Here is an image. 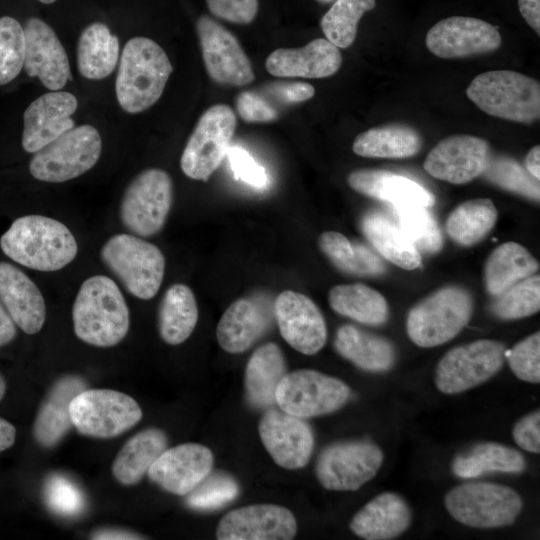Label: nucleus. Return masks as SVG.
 <instances>
[{"label": "nucleus", "mask_w": 540, "mask_h": 540, "mask_svg": "<svg viewBox=\"0 0 540 540\" xmlns=\"http://www.w3.org/2000/svg\"><path fill=\"white\" fill-rule=\"evenodd\" d=\"M4 254L20 265L37 271H57L74 260L76 239L62 222L43 215L16 219L1 236Z\"/></svg>", "instance_id": "obj_1"}, {"label": "nucleus", "mask_w": 540, "mask_h": 540, "mask_svg": "<svg viewBox=\"0 0 540 540\" xmlns=\"http://www.w3.org/2000/svg\"><path fill=\"white\" fill-rule=\"evenodd\" d=\"M72 319L75 335L96 347H112L126 336L130 316L123 294L111 278H87L76 295Z\"/></svg>", "instance_id": "obj_2"}, {"label": "nucleus", "mask_w": 540, "mask_h": 540, "mask_svg": "<svg viewBox=\"0 0 540 540\" xmlns=\"http://www.w3.org/2000/svg\"><path fill=\"white\" fill-rule=\"evenodd\" d=\"M172 64L159 44L146 37L131 38L124 46L115 81L117 100L128 113H140L161 97Z\"/></svg>", "instance_id": "obj_3"}, {"label": "nucleus", "mask_w": 540, "mask_h": 540, "mask_svg": "<svg viewBox=\"0 0 540 540\" xmlns=\"http://www.w3.org/2000/svg\"><path fill=\"white\" fill-rule=\"evenodd\" d=\"M467 97L488 115L530 124L540 117V84L522 73L493 70L477 75Z\"/></svg>", "instance_id": "obj_4"}, {"label": "nucleus", "mask_w": 540, "mask_h": 540, "mask_svg": "<svg viewBox=\"0 0 540 540\" xmlns=\"http://www.w3.org/2000/svg\"><path fill=\"white\" fill-rule=\"evenodd\" d=\"M472 313L470 293L459 286H445L410 309L406 331L419 347L439 346L457 336L468 324Z\"/></svg>", "instance_id": "obj_5"}, {"label": "nucleus", "mask_w": 540, "mask_h": 540, "mask_svg": "<svg viewBox=\"0 0 540 540\" xmlns=\"http://www.w3.org/2000/svg\"><path fill=\"white\" fill-rule=\"evenodd\" d=\"M100 257L133 296L149 300L157 294L165 273V258L156 245L135 235L117 234L102 246Z\"/></svg>", "instance_id": "obj_6"}, {"label": "nucleus", "mask_w": 540, "mask_h": 540, "mask_svg": "<svg viewBox=\"0 0 540 540\" xmlns=\"http://www.w3.org/2000/svg\"><path fill=\"white\" fill-rule=\"evenodd\" d=\"M448 513L459 523L474 528H498L513 524L522 510V499L511 487L491 482H466L444 498Z\"/></svg>", "instance_id": "obj_7"}, {"label": "nucleus", "mask_w": 540, "mask_h": 540, "mask_svg": "<svg viewBox=\"0 0 540 540\" xmlns=\"http://www.w3.org/2000/svg\"><path fill=\"white\" fill-rule=\"evenodd\" d=\"M101 149L102 141L96 128L74 126L36 151L29 171L40 181L65 182L90 170L100 158Z\"/></svg>", "instance_id": "obj_8"}, {"label": "nucleus", "mask_w": 540, "mask_h": 540, "mask_svg": "<svg viewBox=\"0 0 540 540\" xmlns=\"http://www.w3.org/2000/svg\"><path fill=\"white\" fill-rule=\"evenodd\" d=\"M69 415L81 434L108 439L135 426L142 418V411L138 403L123 392L85 389L71 400Z\"/></svg>", "instance_id": "obj_9"}, {"label": "nucleus", "mask_w": 540, "mask_h": 540, "mask_svg": "<svg viewBox=\"0 0 540 540\" xmlns=\"http://www.w3.org/2000/svg\"><path fill=\"white\" fill-rule=\"evenodd\" d=\"M173 203V183L158 168L139 173L127 186L120 203L122 224L139 237L156 235L164 227Z\"/></svg>", "instance_id": "obj_10"}, {"label": "nucleus", "mask_w": 540, "mask_h": 540, "mask_svg": "<svg viewBox=\"0 0 540 540\" xmlns=\"http://www.w3.org/2000/svg\"><path fill=\"white\" fill-rule=\"evenodd\" d=\"M350 397L351 389L344 381L312 369L286 373L275 394L281 410L302 419L334 413Z\"/></svg>", "instance_id": "obj_11"}, {"label": "nucleus", "mask_w": 540, "mask_h": 540, "mask_svg": "<svg viewBox=\"0 0 540 540\" xmlns=\"http://www.w3.org/2000/svg\"><path fill=\"white\" fill-rule=\"evenodd\" d=\"M506 354L505 344L491 339H480L454 347L436 366V387L448 395L472 389L500 371Z\"/></svg>", "instance_id": "obj_12"}, {"label": "nucleus", "mask_w": 540, "mask_h": 540, "mask_svg": "<svg viewBox=\"0 0 540 540\" xmlns=\"http://www.w3.org/2000/svg\"><path fill=\"white\" fill-rule=\"evenodd\" d=\"M236 116L226 104L209 107L199 118L180 159L186 176L207 181L220 166L230 148Z\"/></svg>", "instance_id": "obj_13"}, {"label": "nucleus", "mask_w": 540, "mask_h": 540, "mask_svg": "<svg viewBox=\"0 0 540 540\" xmlns=\"http://www.w3.org/2000/svg\"><path fill=\"white\" fill-rule=\"evenodd\" d=\"M383 463V452L365 440L333 443L319 454L315 474L327 490L355 491L370 481Z\"/></svg>", "instance_id": "obj_14"}, {"label": "nucleus", "mask_w": 540, "mask_h": 540, "mask_svg": "<svg viewBox=\"0 0 540 540\" xmlns=\"http://www.w3.org/2000/svg\"><path fill=\"white\" fill-rule=\"evenodd\" d=\"M196 30L205 68L215 82L243 86L254 80L252 64L230 31L207 15L198 18Z\"/></svg>", "instance_id": "obj_15"}, {"label": "nucleus", "mask_w": 540, "mask_h": 540, "mask_svg": "<svg viewBox=\"0 0 540 540\" xmlns=\"http://www.w3.org/2000/svg\"><path fill=\"white\" fill-rule=\"evenodd\" d=\"M428 50L444 59L490 53L502 44L497 27L473 17L452 16L438 21L426 34Z\"/></svg>", "instance_id": "obj_16"}, {"label": "nucleus", "mask_w": 540, "mask_h": 540, "mask_svg": "<svg viewBox=\"0 0 540 540\" xmlns=\"http://www.w3.org/2000/svg\"><path fill=\"white\" fill-rule=\"evenodd\" d=\"M490 156L485 139L455 134L438 142L427 155L423 168L436 179L466 184L483 173Z\"/></svg>", "instance_id": "obj_17"}, {"label": "nucleus", "mask_w": 540, "mask_h": 540, "mask_svg": "<svg viewBox=\"0 0 540 540\" xmlns=\"http://www.w3.org/2000/svg\"><path fill=\"white\" fill-rule=\"evenodd\" d=\"M261 442L274 462L285 469L307 465L314 448V434L304 419L281 409H268L258 425Z\"/></svg>", "instance_id": "obj_18"}, {"label": "nucleus", "mask_w": 540, "mask_h": 540, "mask_svg": "<svg viewBox=\"0 0 540 540\" xmlns=\"http://www.w3.org/2000/svg\"><path fill=\"white\" fill-rule=\"evenodd\" d=\"M273 310L281 336L293 349L314 355L324 347L326 322L308 296L296 291H283L276 297Z\"/></svg>", "instance_id": "obj_19"}, {"label": "nucleus", "mask_w": 540, "mask_h": 540, "mask_svg": "<svg viewBox=\"0 0 540 540\" xmlns=\"http://www.w3.org/2000/svg\"><path fill=\"white\" fill-rule=\"evenodd\" d=\"M297 532L293 513L274 504L249 505L223 516L216 529L219 540H290Z\"/></svg>", "instance_id": "obj_20"}, {"label": "nucleus", "mask_w": 540, "mask_h": 540, "mask_svg": "<svg viewBox=\"0 0 540 540\" xmlns=\"http://www.w3.org/2000/svg\"><path fill=\"white\" fill-rule=\"evenodd\" d=\"M211 450L197 443H185L166 449L148 470L150 480L165 491L187 495L211 472Z\"/></svg>", "instance_id": "obj_21"}, {"label": "nucleus", "mask_w": 540, "mask_h": 540, "mask_svg": "<svg viewBox=\"0 0 540 540\" xmlns=\"http://www.w3.org/2000/svg\"><path fill=\"white\" fill-rule=\"evenodd\" d=\"M24 70L30 77H38L51 91L61 90L71 72L64 47L54 30L38 18H29L24 25Z\"/></svg>", "instance_id": "obj_22"}, {"label": "nucleus", "mask_w": 540, "mask_h": 540, "mask_svg": "<svg viewBox=\"0 0 540 540\" xmlns=\"http://www.w3.org/2000/svg\"><path fill=\"white\" fill-rule=\"evenodd\" d=\"M76 97L66 91H52L35 99L24 112L22 147L35 153L74 127Z\"/></svg>", "instance_id": "obj_23"}, {"label": "nucleus", "mask_w": 540, "mask_h": 540, "mask_svg": "<svg viewBox=\"0 0 540 540\" xmlns=\"http://www.w3.org/2000/svg\"><path fill=\"white\" fill-rule=\"evenodd\" d=\"M342 64L337 46L317 38L301 48H280L266 59V70L279 77L325 78L335 74Z\"/></svg>", "instance_id": "obj_24"}, {"label": "nucleus", "mask_w": 540, "mask_h": 540, "mask_svg": "<svg viewBox=\"0 0 540 540\" xmlns=\"http://www.w3.org/2000/svg\"><path fill=\"white\" fill-rule=\"evenodd\" d=\"M0 301L23 332L38 333L45 322L46 306L37 285L19 268L0 262Z\"/></svg>", "instance_id": "obj_25"}, {"label": "nucleus", "mask_w": 540, "mask_h": 540, "mask_svg": "<svg viewBox=\"0 0 540 540\" xmlns=\"http://www.w3.org/2000/svg\"><path fill=\"white\" fill-rule=\"evenodd\" d=\"M272 315L252 298L234 301L222 315L216 329L220 347L237 354L248 350L269 328Z\"/></svg>", "instance_id": "obj_26"}, {"label": "nucleus", "mask_w": 540, "mask_h": 540, "mask_svg": "<svg viewBox=\"0 0 540 540\" xmlns=\"http://www.w3.org/2000/svg\"><path fill=\"white\" fill-rule=\"evenodd\" d=\"M411 520V509L403 497L383 492L353 516L350 529L362 539L390 540L404 533Z\"/></svg>", "instance_id": "obj_27"}, {"label": "nucleus", "mask_w": 540, "mask_h": 540, "mask_svg": "<svg viewBox=\"0 0 540 540\" xmlns=\"http://www.w3.org/2000/svg\"><path fill=\"white\" fill-rule=\"evenodd\" d=\"M85 388V382L76 376H66L54 384L40 406L33 426L34 438L42 447L55 446L73 426L69 404Z\"/></svg>", "instance_id": "obj_28"}, {"label": "nucleus", "mask_w": 540, "mask_h": 540, "mask_svg": "<svg viewBox=\"0 0 540 540\" xmlns=\"http://www.w3.org/2000/svg\"><path fill=\"white\" fill-rule=\"evenodd\" d=\"M334 346L343 358L368 372H386L396 361V351L389 340L349 324L338 328Z\"/></svg>", "instance_id": "obj_29"}, {"label": "nucleus", "mask_w": 540, "mask_h": 540, "mask_svg": "<svg viewBox=\"0 0 540 540\" xmlns=\"http://www.w3.org/2000/svg\"><path fill=\"white\" fill-rule=\"evenodd\" d=\"M286 374L284 355L275 343L258 347L245 368L244 385L247 401L255 408L276 404L277 387Z\"/></svg>", "instance_id": "obj_30"}, {"label": "nucleus", "mask_w": 540, "mask_h": 540, "mask_svg": "<svg viewBox=\"0 0 540 540\" xmlns=\"http://www.w3.org/2000/svg\"><path fill=\"white\" fill-rule=\"evenodd\" d=\"M526 468L527 462L518 450L497 442H479L458 453L451 463L453 474L463 479L492 472L520 474Z\"/></svg>", "instance_id": "obj_31"}, {"label": "nucleus", "mask_w": 540, "mask_h": 540, "mask_svg": "<svg viewBox=\"0 0 540 540\" xmlns=\"http://www.w3.org/2000/svg\"><path fill=\"white\" fill-rule=\"evenodd\" d=\"M165 432L148 428L132 436L114 459L112 474L121 484L138 483L155 460L167 449Z\"/></svg>", "instance_id": "obj_32"}, {"label": "nucleus", "mask_w": 540, "mask_h": 540, "mask_svg": "<svg viewBox=\"0 0 540 540\" xmlns=\"http://www.w3.org/2000/svg\"><path fill=\"white\" fill-rule=\"evenodd\" d=\"M421 147L418 131L403 124L370 128L358 134L352 145L353 152L359 156L389 159L412 157Z\"/></svg>", "instance_id": "obj_33"}, {"label": "nucleus", "mask_w": 540, "mask_h": 540, "mask_svg": "<svg viewBox=\"0 0 540 540\" xmlns=\"http://www.w3.org/2000/svg\"><path fill=\"white\" fill-rule=\"evenodd\" d=\"M539 269L538 261L521 244L506 242L489 255L484 270L487 292L496 296L517 282L534 275Z\"/></svg>", "instance_id": "obj_34"}, {"label": "nucleus", "mask_w": 540, "mask_h": 540, "mask_svg": "<svg viewBox=\"0 0 540 540\" xmlns=\"http://www.w3.org/2000/svg\"><path fill=\"white\" fill-rule=\"evenodd\" d=\"M361 229L370 244L389 262L405 270L420 266L421 255L399 226L379 212L363 216Z\"/></svg>", "instance_id": "obj_35"}, {"label": "nucleus", "mask_w": 540, "mask_h": 540, "mask_svg": "<svg viewBox=\"0 0 540 540\" xmlns=\"http://www.w3.org/2000/svg\"><path fill=\"white\" fill-rule=\"evenodd\" d=\"M119 58V41L107 25L95 22L81 33L77 45V65L80 74L90 80L109 76Z\"/></svg>", "instance_id": "obj_36"}, {"label": "nucleus", "mask_w": 540, "mask_h": 540, "mask_svg": "<svg viewBox=\"0 0 540 540\" xmlns=\"http://www.w3.org/2000/svg\"><path fill=\"white\" fill-rule=\"evenodd\" d=\"M198 321V307L193 291L185 284L171 285L163 295L158 311V329L164 342L183 343Z\"/></svg>", "instance_id": "obj_37"}, {"label": "nucleus", "mask_w": 540, "mask_h": 540, "mask_svg": "<svg viewBox=\"0 0 540 540\" xmlns=\"http://www.w3.org/2000/svg\"><path fill=\"white\" fill-rule=\"evenodd\" d=\"M328 301L336 313L362 324L382 325L388 318L386 299L361 283L333 286L328 293Z\"/></svg>", "instance_id": "obj_38"}, {"label": "nucleus", "mask_w": 540, "mask_h": 540, "mask_svg": "<svg viewBox=\"0 0 540 540\" xmlns=\"http://www.w3.org/2000/svg\"><path fill=\"white\" fill-rule=\"evenodd\" d=\"M324 255L340 271L358 276H378L385 272V265L370 248L352 242L336 231H325L318 238Z\"/></svg>", "instance_id": "obj_39"}, {"label": "nucleus", "mask_w": 540, "mask_h": 540, "mask_svg": "<svg viewBox=\"0 0 540 540\" xmlns=\"http://www.w3.org/2000/svg\"><path fill=\"white\" fill-rule=\"evenodd\" d=\"M497 209L488 198H475L458 205L448 216L446 231L457 244L470 247L481 241L493 229Z\"/></svg>", "instance_id": "obj_40"}, {"label": "nucleus", "mask_w": 540, "mask_h": 540, "mask_svg": "<svg viewBox=\"0 0 540 540\" xmlns=\"http://www.w3.org/2000/svg\"><path fill=\"white\" fill-rule=\"evenodd\" d=\"M375 6L376 0H335L320 22L326 39L338 48L352 45L358 22Z\"/></svg>", "instance_id": "obj_41"}, {"label": "nucleus", "mask_w": 540, "mask_h": 540, "mask_svg": "<svg viewBox=\"0 0 540 540\" xmlns=\"http://www.w3.org/2000/svg\"><path fill=\"white\" fill-rule=\"evenodd\" d=\"M540 309V276L531 275L493 296L490 312L502 320L531 316Z\"/></svg>", "instance_id": "obj_42"}, {"label": "nucleus", "mask_w": 540, "mask_h": 540, "mask_svg": "<svg viewBox=\"0 0 540 540\" xmlns=\"http://www.w3.org/2000/svg\"><path fill=\"white\" fill-rule=\"evenodd\" d=\"M393 209L397 225L419 252L434 254L441 250L442 234L427 208L393 206Z\"/></svg>", "instance_id": "obj_43"}, {"label": "nucleus", "mask_w": 540, "mask_h": 540, "mask_svg": "<svg viewBox=\"0 0 540 540\" xmlns=\"http://www.w3.org/2000/svg\"><path fill=\"white\" fill-rule=\"evenodd\" d=\"M481 175L505 190L539 202V180L510 157L490 156L488 164Z\"/></svg>", "instance_id": "obj_44"}, {"label": "nucleus", "mask_w": 540, "mask_h": 540, "mask_svg": "<svg viewBox=\"0 0 540 540\" xmlns=\"http://www.w3.org/2000/svg\"><path fill=\"white\" fill-rule=\"evenodd\" d=\"M25 34L20 23L9 16L0 18V85L15 79L24 66Z\"/></svg>", "instance_id": "obj_45"}, {"label": "nucleus", "mask_w": 540, "mask_h": 540, "mask_svg": "<svg viewBox=\"0 0 540 540\" xmlns=\"http://www.w3.org/2000/svg\"><path fill=\"white\" fill-rule=\"evenodd\" d=\"M239 494L238 483L224 473L208 475L188 493L187 505L195 510L210 511L221 508Z\"/></svg>", "instance_id": "obj_46"}, {"label": "nucleus", "mask_w": 540, "mask_h": 540, "mask_svg": "<svg viewBox=\"0 0 540 540\" xmlns=\"http://www.w3.org/2000/svg\"><path fill=\"white\" fill-rule=\"evenodd\" d=\"M382 201L393 206H419L429 208L435 198L419 183L396 173L386 178L382 188Z\"/></svg>", "instance_id": "obj_47"}, {"label": "nucleus", "mask_w": 540, "mask_h": 540, "mask_svg": "<svg viewBox=\"0 0 540 540\" xmlns=\"http://www.w3.org/2000/svg\"><path fill=\"white\" fill-rule=\"evenodd\" d=\"M44 498L48 507L59 515L75 516L84 509L81 490L62 475H52L47 479Z\"/></svg>", "instance_id": "obj_48"}, {"label": "nucleus", "mask_w": 540, "mask_h": 540, "mask_svg": "<svg viewBox=\"0 0 540 540\" xmlns=\"http://www.w3.org/2000/svg\"><path fill=\"white\" fill-rule=\"evenodd\" d=\"M510 369L525 382H540V333L539 331L519 341L506 354Z\"/></svg>", "instance_id": "obj_49"}, {"label": "nucleus", "mask_w": 540, "mask_h": 540, "mask_svg": "<svg viewBox=\"0 0 540 540\" xmlns=\"http://www.w3.org/2000/svg\"><path fill=\"white\" fill-rule=\"evenodd\" d=\"M231 169L237 179L256 187L262 188L267 183L265 169L241 147H230L227 155Z\"/></svg>", "instance_id": "obj_50"}, {"label": "nucleus", "mask_w": 540, "mask_h": 540, "mask_svg": "<svg viewBox=\"0 0 540 540\" xmlns=\"http://www.w3.org/2000/svg\"><path fill=\"white\" fill-rule=\"evenodd\" d=\"M206 3L214 16L235 24L251 23L258 12V0H206Z\"/></svg>", "instance_id": "obj_51"}, {"label": "nucleus", "mask_w": 540, "mask_h": 540, "mask_svg": "<svg viewBox=\"0 0 540 540\" xmlns=\"http://www.w3.org/2000/svg\"><path fill=\"white\" fill-rule=\"evenodd\" d=\"M240 117L247 122H271L277 119L274 107L259 93L244 91L236 98Z\"/></svg>", "instance_id": "obj_52"}, {"label": "nucleus", "mask_w": 540, "mask_h": 540, "mask_svg": "<svg viewBox=\"0 0 540 540\" xmlns=\"http://www.w3.org/2000/svg\"><path fill=\"white\" fill-rule=\"evenodd\" d=\"M392 173L385 169H358L348 175L347 181L356 192L382 201L384 181Z\"/></svg>", "instance_id": "obj_53"}, {"label": "nucleus", "mask_w": 540, "mask_h": 540, "mask_svg": "<svg viewBox=\"0 0 540 540\" xmlns=\"http://www.w3.org/2000/svg\"><path fill=\"white\" fill-rule=\"evenodd\" d=\"M516 444L531 453L540 452V412L536 410L520 418L513 427Z\"/></svg>", "instance_id": "obj_54"}, {"label": "nucleus", "mask_w": 540, "mask_h": 540, "mask_svg": "<svg viewBox=\"0 0 540 540\" xmlns=\"http://www.w3.org/2000/svg\"><path fill=\"white\" fill-rule=\"evenodd\" d=\"M268 88L271 94L284 104L300 103L311 99L315 94L314 87L305 82L275 83Z\"/></svg>", "instance_id": "obj_55"}, {"label": "nucleus", "mask_w": 540, "mask_h": 540, "mask_svg": "<svg viewBox=\"0 0 540 540\" xmlns=\"http://www.w3.org/2000/svg\"><path fill=\"white\" fill-rule=\"evenodd\" d=\"M518 8L526 23L540 35V0H518Z\"/></svg>", "instance_id": "obj_56"}, {"label": "nucleus", "mask_w": 540, "mask_h": 540, "mask_svg": "<svg viewBox=\"0 0 540 540\" xmlns=\"http://www.w3.org/2000/svg\"><path fill=\"white\" fill-rule=\"evenodd\" d=\"M16 334V324L0 302V347L10 343Z\"/></svg>", "instance_id": "obj_57"}, {"label": "nucleus", "mask_w": 540, "mask_h": 540, "mask_svg": "<svg viewBox=\"0 0 540 540\" xmlns=\"http://www.w3.org/2000/svg\"><path fill=\"white\" fill-rule=\"evenodd\" d=\"M92 539H100V540H128V539H143V537L139 536L138 534L129 532V531H123V530H116V529H104L99 530L92 534Z\"/></svg>", "instance_id": "obj_58"}, {"label": "nucleus", "mask_w": 540, "mask_h": 540, "mask_svg": "<svg viewBox=\"0 0 540 540\" xmlns=\"http://www.w3.org/2000/svg\"><path fill=\"white\" fill-rule=\"evenodd\" d=\"M16 438L15 427L7 420L0 417V452L10 448Z\"/></svg>", "instance_id": "obj_59"}, {"label": "nucleus", "mask_w": 540, "mask_h": 540, "mask_svg": "<svg viewBox=\"0 0 540 540\" xmlns=\"http://www.w3.org/2000/svg\"><path fill=\"white\" fill-rule=\"evenodd\" d=\"M526 170L537 180L540 179V147L536 145L530 149L525 158Z\"/></svg>", "instance_id": "obj_60"}, {"label": "nucleus", "mask_w": 540, "mask_h": 540, "mask_svg": "<svg viewBox=\"0 0 540 540\" xmlns=\"http://www.w3.org/2000/svg\"><path fill=\"white\" fill-rule=\"evenodd\" d=\"M6 391V383L4 377L0 374V401L4 397Z\"/></svg>", "instance_id": "obj_61"}, {"label": "nucleus", "mask_w": 540, "mask_h": 540, "mask_svg": "<svg viewBox=\"0 0 540 540\" xmlns=\"http://www.w3.org/2000/svg\"><path fill=\"white\" fill-rule=\"evenodd\" d=\"M316 1L322 4H328V3L334 2L335 0H316Z\"/></svg>", "instance_id": "obj_62"}, {"label": "nucleus", "mask_w": 540, "mask_h": 540, "mask_svg": "<svg viewBox=\"0 0 540 540\" xmlns=\"http://www.w3.org/2000/svg\"><path fill=\"white\" fill-rule=\"evenodd\" d=\"M38 1L44 4H51V3H54L56 0H38Z\"/></svg>", "instance_id": "obj_63"}]
</instances>
